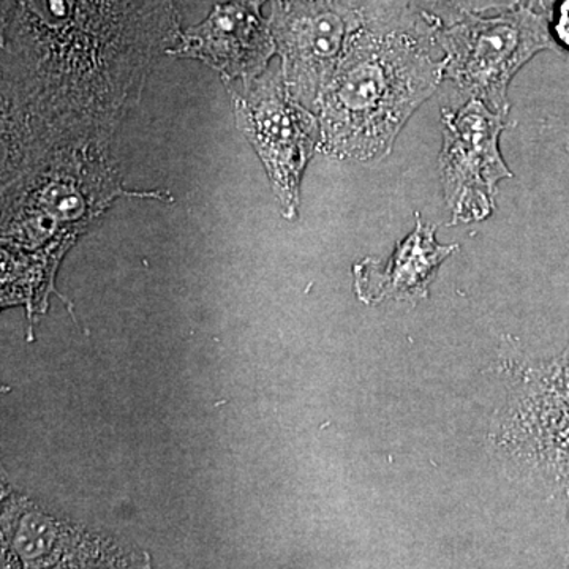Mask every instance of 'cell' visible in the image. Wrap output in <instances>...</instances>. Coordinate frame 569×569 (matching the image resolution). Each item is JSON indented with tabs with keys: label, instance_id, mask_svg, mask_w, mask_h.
Returning <instances> with one entry per match:
<instances>
[{
	"label": "cell",
	"instance_id": "cell-12",
	"mask_svg": "<svg viewBox=\"0 0 569 569\" xmlns=\"http://www.w3.org/2000/svg\"><path fill=\"white\" fill-rule=\"evenodd\" d=\"M553 2H556V0H526L523 3H527V6L533 7L535 10L541 11V13L550 17Z\"/></svg>",
	"mask_w": 569,
	"mask_h": 569
},
{
	"label": "cell",
	"instance_id": "cell-4",
	"mask_svg": "<svg viewBox=\"0 0 569 569\" xmlns=\"http://www.w3.org/2000/svg\"><path fill=\"white\" fill-rule=\"evenodd\" d=\"M233 103L238 127L263 162L283 216L293 219L307 163L320 148L317 114L291 93L282 69L263 73L249 96L233 93Z\"/></svg>",
	"mask_w": 569,
	"mask_h": 569
},
{
	"label": "cell",
	"instance_id": "cell-2",
	"mask_svg": "<svg viewBox=\"0 0 569 569\" xmlns=\"http://www.w3.org/2000/svg\"><path fill=\"white\" fill-rule=\"evenodd\" d=\"M417 33L367 28L356 36L318 97L321 151L340 160L378 162L445 80V59Z\"/></svg>",
	"mask_w": 569,
	"mask_h": 569
},
{
	"label": "cell",
	"instance_id": "cell-6",
	"mask_svg": "<svg viewBox=\"0 0 569 569\" xmlns=\"http://www.w3.org/2000/svg\"><path fill=\"white\" fill-rule=\"evenodd\" d=\"M268 21L283 80L307 108L316 107L356 36L367 28L356 0H276Z\"/></svg>",
	"mask_w": 569,
	"mask_h": 569
},
{
	"label": "cell",
	"instance_id": "cell-10",
	"mask_svg": "<svg viewBox=\"0 0 569 569\" xmlns=\"http://www.w3.org/2000/svg\"><path fill=\"white\" fill-rule=\"evenodd\" d=\"M550 36L553 43L569 52V0H556L549 17Z\"/></svg>",
	"mask_w": 569,
	"mask_h": 569
},
{
	"label": "cell",
	"instance_id": "cell-7",
	"mask_svg": "<svg viewBox=\"0 0 569 569\" xmlns=\"http://www.w3.org/2000/svg\"><path fill=\"white\" fill-rule=\"evenodd\" d=\"M261 6L263 0L219 3L203 22L181 32L168 54L208 63L224 80H257L277 52Z\"/></svg>",
	"mask_w": 569,
	"mask_h": 569
},
{
	"label": "cell",
	"instance_id": "cell-1",
	"mask_svg": "<svg viewBox=\"0 0 569 569\" xmlns=\"http://www.w3.org/2000/svg\"><path fill=\"white\" fill-rule=\"evenodd\" d=\"M179 20L176 0H2V164L110 149Z\"/></svg>",
	"mask_w": 569,
	"mask_h": 569
},
{
	"label": "cell",
	"instance_id": "cell-11",
	"mask_svg": "<svg viewBox=\"0 0 569 569\" xmlns=\"http://www.w3.org/2000/svg\"><path fill=\"white\" fill-rule=\"evenodd\" d=\"M523 2L526 0H449L458 18L466 13H478V11L508 9Z\"/></svg>",
	"mask_w": 569,
	"mask_h": 569
},
{
	"label": "cell",
	"instance_id": "cell-8",
	"mask_svg": "<svg viewBox=\"0 0 569 569\" xmlns=\"http://www.w3.org/2000/svg\"><path fill=\"white\" fill-rule=\"evenodd\" d=\"M436 231L437 228L426 223L417 212L415 230L397 242L388 263L373 258L359 261L353 268L359 299L377 305L383 299L417 301L426 298L438 268L459 249L458 244H438Z\"/></svg>",
	"mask_w": 569,
	"mask_h": 569
},
{
	"label": "cell",
	"instance_id": "cell-5",
	"mask_svg": "<svg viewBox=\"0 0 569 569\" xmlns=\"http://www.w3.org/2000/svg\"><path fill=\"white\" fill-rule=\"evenodd\" d=\"M509 111H496L478 99L443 108V142L438 173L452 224L481 222L496 209L498 183L515 178L505 162L500 138Z\"/></svg>",
	"mask_w": 569,
	"mask_h": 569
},
{
	"label": "cell",
	"instance_id": "cell-9",
	"mask_svg": "<svg viewBox=\"0 0 569 569\" xmlns=\"http://www.w3.org/2000/svg\"><path fill=\"white\" fill-rule=\"evenodd\" d=\"M367 26L383 32H408L432 40L438 26L458 20L449 0H356Z\"/></svg>",
	"mask_w": 569,
	"mask_h": 569
},
{
	"label": "cell",
	"instance_id": "cell-3",
	"mask_svg": "<svg viewBox=\"0 0 569 569\" xmlns=\"http://www.w3.org/2000/svg\"><path fill=\"white\" fill-rule=\"evenodd\" d=\"M432 43L443 52L445 80L496 111H511L508 91L518 71L556 48L548 14L527 3L462 14L438 26Z\"/></svg>",
	"mask_w": 569,
	"mask_h": 569
}]
</instances>
